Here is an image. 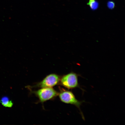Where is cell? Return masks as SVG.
Here are the masks:
<instances>
[{
  "label": "cell",
  "instance_id": "cell-1",
  "mask_svg": "<svg viewBox=\"0 0 125 125\" xmlns=\"http://www.w3.org/2000/svg\"><path fill=\"white\" fill-rule=\"evenodd\" d=\"M58 95L60 100L62 102L74 105L79 109L81 112L82 118L84 119L80 109L81 106L83 102L78 100L72 92L68 90H63L59 93Z\"/></svg>",
  "mask_w": 125,
  "mask_h": 125
},
{
  "label": "cell",
  "instance_id": "cell-2",
  "mask_svg": "<svg viewBox=\"0 0 125 125\" xmlns=\"http://www.w3.org/2000/svg\"><path fill=\"white\" fill-rule=\"evenodd\" d=\"M78 75L76 73L71 72L64 75L60 78L61 84L68 89H73L79 87Z\"/></svg>",
  "mask_w": 125,
  "mask_h": 125
},
{
  "label": "cell",
  "instance_id": "cell-3",
  "mask_svg": "<svg viewBox=\"0 0 125 125\" xmlns=\"http://www.w3.org/2000/svg\"><path fill=\"white\" fill-rule=\"evenodd\" d=\"M35 94L42 103L52 99L57 96L59 94L52 87L42 88L36 91Z\"/></svg>",
  "mask_w": 125,
  "mask_h": 125
},
{
  "label": "cell",
  "instance_id": "cell-4",
  "mask_svg": "<svg viewBox=\"0 0 125 125\" xmlns=\"http://www.w3.org/2000/svg\"><path fill=\"white\" fill-rule=\"evenodd\" d=\"M60 80V78L58 75L54 74H50L39 83L38 86L41 88L52 87L58 84Z\"/></svg>",
  "mask_w": 125,
  "mask_h": 125
},
{
  "label": "cell",
  "instance_id": "cell-5",
  "mask_svg": "<svg viewBox=\"0 0 125 125\" xmlns=\"http://www.w3.org/2000/svg\"><path fill=\"white\" fill-rule=\"evenodd\" d=\"M0 102L5 107H11L13 105V103L7 97H4L1 98Z\"/></svg>",
  "mask_w": 125,
  "mask_h": 125
},
{
  "label": "cell",
  "instance_id": "cell-6",
  "mask_svg": "<svg viewBox=\"0 0 125 125\" xmlns=\"http://www.w3.org/2000/svg\"><path fill=\"white\" fill-rule=\"evenodd\" d=\"M87 5L89 6L91 9L93 10H96L99 6V3L96 0H89Z\"/></svg>",
  "mask_w": 125,
  "mask_h": 125
},
{
  "label": "cell",
  "instance_id": "cell-7",
  "mask_svg": "<svg viewBox=\"0 0 125 125\" xmlns=\"http://www.w3.org/2000/svg\"><path fill=\"white\" fill-rule=\"evenodd\" d=\"M107 6L109 9H113L115 7V3L113 1H109L107 3Z\"/></svg>",
  "mask_w": 125,
  "mask_h": 125
}]
</instances>
